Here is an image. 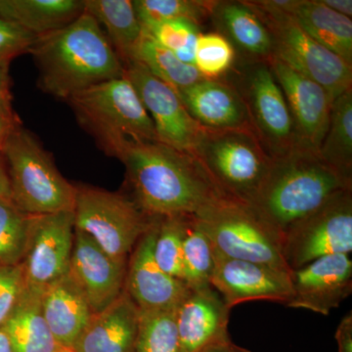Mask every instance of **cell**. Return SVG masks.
Returning <instances> with one entry per match:
<instances>
[{
    "label": "cell",
    "mask_w": 352,
    "mask_h": 352,
    "mask_svg": "<svg viewBox=\"0 0 352 352\" xmlns=\"http://www.w3.org/2000/svg\"><path fill=\"white\" fill-rule=\"evenodd\" d=\"M159 219L138 241L127 263L124 291L140 311L175 310L190 289L182 280L166 274L155 259Z\"/></svg>",
    "instance_id": "16"
},
{
    "label": "cell",
    "mask_w": 352,
    "mask_h": 352,
    "mask_svg": "<svg viewBox=\"0 0 352 352\" xmlns=\"http://www.w3.org/2000/svg\"><path fill=\"white\" fill-rule=\"evenodd\" d=\"M283 256L292 271L315 259L352 251V190L338 194L283 234Z\"/></svg>",
    "instance_id": "10"
},
{
    "label": "cell",
    "mask_w": 352,
    "mask_h": 352,
    "mask_svg": "<svg viewBox=\"0 0 352 352\" xmlns=\"http://www.w3.org/2000/svg\"><path fill=\"white\" fill-rule=\"evenodd\" d=\"M135 352H184L176 325L175 309L140 311Z\"/></svg>",
    "instance_id": "32"
},
{
    "label": "cell",
    "mask_w": 352,
    "mask_h": 352,
    "mask_svg": "<svg viewBox=\"0 0 352 352\" xmlns=\"http://www.w3.org/2000/svg\"><path fill=\"white\" fill-rule=\"evenodd\" d=\"M215 252L292 272L281 234L243 201L223 198L194 215Z\"/></svg>",
    "instance_id": "7"
},
{
    "label": "cell",
    "mask_w": 352,
    "mask_h": 352,
    "mask_svg": "<svg viewBox=\"0 0 352 352\" xmlns=\"http://www.w3.org/2000/svg\"><path fill=\"white\" fill-rule=\"evenodd\" d=\"M184 217H162L157 223L154 256L157 265L183 281L182 236Z\"/></svg>",
    "instance_id": "35"
},
{
    "label": "cell",
    "mask_w": 352,
    "mask_h": 352,
    "mask_svg": "<svg viewBox=\"0 0 352 352\" xmlns=\"http://www.w3.org/2000/svg\"><path fill=\"white\" fill-rule=\"evenodd\" d=\"M291 273L266 264L227 258L214 251L210 285L230 308L252 300L286 305L293 295Z\"/></svg>",
    "instance_id": "14"
},
{
    "label": "cell",
    "mask_w": 352,
    "mask_h": 352,
    "mask_svg": "<svg viewBox=\"0 0 352 352\" xmlns=\"http://www.w3.org/2000/svg\"><path fill=\"white\" fill-rule=\"evenodd\" d=\"M352 190L346 177L326 163L318 152L298 147L272 163L248 205L281 234L338 194Z\"/></svg>",
    "instance_id": "3"
},
{
    "label": "cell",
    "mask_w": 352,
    "mask_h": 352,
    "mask_svg": "<svg viewBox=\"0 0 352 352\" xmlns=\"http://www.w3.org/2000/svg\"><path fill=\"white\" fill-rule=\"evenodd\" d=\"M236 60V50L219 32H199L194 67L208 80L223 78Z\"/></svg>",
    "instance_id": "34"
},
{
    "label": "cell",
    "mask_w": 352,
    "mask_h": 352,
    "mask_svg": "<svg viewBox=\"0 0 352 352\" xmlns=\"http://www.w3.org/2000/svg\"><path fill=\"white\" fill-rule=\"evenodd\" d=\"M143 30L157 43L173 53L194 43L200 32L199 25L185 20L168 21Z\"/></svg>",
    "instance_id": "36"
},
{
    "label": "cell",
    "mask_w": 352,
    "mask_h": 352,
    "mask_svg": "<svg viewBox=\"0 0 352 352\" xmlns=\"http://www.w3.org/2000/svg\"><path fill=\"white\" fill-rule=\"evenodd\" d=\"M119 160L133 201L150 217L196 215L227 198L194 155L164 143H133Z\"/></svg>",
    "instance_id": "1"
},
{
    "label": "cell",
    "mask_w": 352,
    "mask_h": 352,
    "mask_svg": "<svg viewBox=\"0 0 352 352\" xmlns=\"http://www.w3.org/2000/svg\"><path fill=\"white\" fill-rule=\"evenodd\" d=\"M131 61L144 65L153 75L170 85L178 94L205 78L195 67L183 63L173 51L157 43L144 30Z\"/></svg>",
    "instance_id": "28"
},
{
    "label": "cell",
    "mask_w": 352,
    "mask_h": 352,
    "mask_svg": "<svg viewBox=\"0 0 352 352\" xmlns=\"http://www.w3.org/2000/svg\"><path fill=\"white\" fill-rule=\"evenodd\" d=\"M9 66H0V111L13 112Z\"/></svg>",
    "instance_id": "40"
},
{
    "label": "cell",
    "mask_w": 352,
    "mask_h": 352,
    "mask_svg": "<svg viewBox=\"0 0 352 352\" xmlns=\"http://www.w3.org/2000/svg\"><path fill=\"white\" fill-rule=\"evenodd\" d=\"M338 352H352V312L347 314L338 326L335 335Z\"/></svg>",
    "instance_id": "39"
},
{
    "label": "cell",
    "mask_w": 352,
    "mask_h": 352,
    "mask_svg": "<svg viewBox=\"0 0 352 352\" xmlns=\"http://www.w3.org/2000/svg\"><path fill=\"white\" fill-rule=\"evenodd\" d=\"M266 62L283 91L298 142L302 147L318 152L327 132L332 97L320 85L276 58L271 57Z\"/></svg>",
    "instance_id": "15"
},
{
    "label": "cell",
    "mask_w": 352,
    "mask_h": 352,
    "mask_svg": "<svg viewBox=\"0 0 352 352\" xmlns=\"http://www.w3.org/2000/svg\"><path fill=\"white\" fill-rule=\"evenodd\" d=\"M3 200H11V189L6 159L0 151V201Z\"/></svg>",
    "instance_id": "42"
},
{
    "label": "cell",
    "mask_w": 352,
    "mask_h": 352,
    "mask_svg": "<svg viewBox=\"0 0 352 352\" xmlns=\"http://www.w3.org/2000/svg\"><path fill=\"white\" fill-rule=\"evenodd\" d=\"M243 72L239 90L252 126L272 157L302 147L281 87L267 62H251Z\"/></svg>",
    "instance_id": "11"
},
{
    "label": "cell",
    "mask_w": 352,
    "mask_h": 352,
    "mask_svg": "<svg viewBox=\"0 0 352 352\" xmlns=\"http://www.w3.org/2000/svg\"><path fill=\"white\" fill-rule=\"evenodd\" d=\"M74 215L76 229L120 261H127L156 220L122 194L87 186L76 187Z\"/></svg>",
    "instance_id": "8"
},
{
    "label": "cell",
    "mask_w": 352,
    "mask_h": 352,
    "mask_svg": "<svg viewBox=\"0 0 352 352\" xmlns=\"http://www.w3.org/2000/svg\"><path fill=\"white\" fill-rule=\"evenodd\" d=\"M43 289L27 285L19 303L4 324L13 352H59L64 349L58 344L41 307Z\"/></svg>",
    "instance_id": "25"
},
{
    "label": "cell",
    "mask_w": 352,
    "mask_h": 352,
    "mask_svg": "<svg viewBox=\"0 0 352 352\" xmlns=\"http://www.w3.org/2000/svg\"><path fill=\"white\" fill-rule=\"evenodd\" d=\"M25 288L27 282L22 263L0 267V328L12 314Z\"/></svg>",
    "instance_id": "37"
},
{
    "label": "cell",
    "mask_w": 352,
    "mask_h": 352,
    "mask_svg": "<svg viewBox=\"0 0 352 352\" xmlns=\"http://www.w3.org/2000/svg\"><path fill=\"white\" fill-rule=\"evenodd\" d=\"M83 13V0H0V18L38 38L66 27Z\"/></svg>",
    "instance_id": "26"
},
{
    "label": "cell",
    "mask_w": 352,
    "mask_h": 352,
    "mask_svg": "<svg viewBox=\"0 0 352 352\" xmlns=\"http://www.w3.org/2000/svg\"><path fill=\"white\" fill-rule=\"evenodd\" d=\"M199 352H252L249 349H245L237 344H234L232 340H227L224 342H217V344H212L204 349L203 351Z\"/></svg>",
    "instance_id": "44"
},
{
    "label": "cell",
    "mask_w": 352,
    "mask_h": 352,
    "mask_svg": "<svg viewBox=\"0 0 352 352\" xmlns=\"http://www.w3.org/2000/svg\"><path fill=\"white\" fill-rule=\"evenodd\" d=\"M31 215L11 200L0 201V267L23 263L29 240Z\"/></svg>",
    "instance_id": "33"
},
{
    "label": "cell",
    "mask_w": 352,
    "mask_h": 352,
    "mask_svg": "<svg viewBox=\"0 0 352 352\" xmlns=\"http://www.w3.org/2000/svg\"><path fill=\"white\" fill-rule=\"evenodd\" d=\"M310 38L352 65V21L320 0H289L286 12Z\"/></svg>",
    "instance_id": "24"
},
{
    "label": "cell",
    "mask_w": 352,
    "mask_h": 352,
    "mask_svg": "<svg viewBox=\"0 0 352 352\" xmlns=\"http://www.w3.org/2000/svg\"><path fill=\"white\" fill-rule=\"evenodd\" d=\"M324 6L330 8L331 10L351 18L352 16V1L351 0H320Z\"/></svg>",
    "instance_id": "43"
},
{
    "label": "cell",
    "mask_w": 352,
    "mask_h": 352,
    "mask_svg": "<svg viewBox=\"0 0 352 352\" xmlns=\"http://www.w3.org/2000/svg\"><path fill=\"white\" fill-rule=\"evenodd\" d=\"M228 307L212 286L190 289L175 309V320L184 352H199L230 340Z\"/></svg>",
    "instance_id": "19"
},
{
    "label": "cell",
    "mask_w": 352,
    "mask_h": 352,
    "mask_svg": "<svg viewBox=\"0 0 352 352\" xmlns=\"http://www.w3.org/2000/svg\"><path fill=\"white\" fill-rule=\"evenodd\" d=\"M140 311L126 291L107 308L92 315L76 340L74 352H135Z\"/></svg>",
    "instance_id": "21"
},
{
    "label": "cell",
    "mask_w": 352,
    "mask_h": 352,
    "mask_svg": "<svg viewBox=\"0 0 352 352\" xmlns=\"http://www.w3.org/2000/svg\"><path fill=\"white\" fill-rule=\"evenodd\" d=\"M183 281L190 289L210 285L214 268V250L194 215L183 219Z\"/></svg>",
    "instance_id": "30"
},
{
    "label": "cell",
    "mask_w": 352,
    "mask_h": 352,
    "mask_svg": "<svg viewBox=\"0 0 352 352\" xmlns=\"http://www.w3.org/2000/svg\"><path fill=\"white\" fill-rule=\"evenodd\" d=\"M0 352H13L12 344L3 328H0Z\"/></svg>",
    "instance_id": "45"
},
{
    "label": "cell",
    "mask_w": 352,
    "mask_h": 352,
    "mask_svg": "<svg viewBox=\"0 0 352 352\" xmlns=\"http://www.w3.org/2000/svg\"><path fill=\"white\" fill-rule=\"evenodd\" d=\"M179 96L190 115L205 129H254L239 90L223 78H204Z\"/></svg>",
    "instance_id": "20"
},
{
    "label": "cell",
    "mask_w": 352,
    "mask_h": 352,
    "mask_svg": "<svg viewBox=\"0 0 352 352\" xmlns=\"http://www.w3.org/2000/svg\"><path fill=\"white\" fill-rule=\"evenodd\" d=\"M124 66V76L151 117L160 142L193 155L205 127L190 115L179 94L144 65L131 61Z\"/></svg>",
    "instance_id": "12"
},
{
    "label": "cell",
    "mask_w": 352,
    "mask_h": 352,
    "mask_svg": "<svg viewBox=\"0 0 352 352\" xmlns=\"http://www.w3.org/2000/svg\"><path fill=\"white\" fill-rule=\"evenodd\" d=\"M41 307L55 340L68 349L94 315L82 292L69 274L43 289Z\"/></svg>",
    "instance_id": "22"
},
{
    "label": "cell",
    "mask_w": 352,
    "mask_h": 352,
    "mask_svg": "<svg viewBox=\"0 0 352 352\" xmlns=\"http://www.w3.org/2000/svg\"><path fill=\"white\" fill-rule=\"evenodd\" d=\"M59 352H74V351H72L71 349H62V351H60Z\"/></svg>",
    "instance_id": "46"
},
{
    "label": "cell",
    "mask_w": 352,
    "mask_h": 352,
    "mask_svg": "<svg viewBox=\"0 0 352 352\" xmlns=\"http://www.w3.org/2000/svg\"><path fill=\"white\" fill-rule=\"evenodd\" d=\"M252 9L270 32L272 57L325 88L333 100L352 89L351 64L310 38L288 16Z\"/></svg>",
    "instance_id": "9"
},
{
    "label": "cell",
    "mask_w": 352,
    "mask_h": 352,
    "mask_svg": "<svg viewBox=\"0 0 352 352\" xmlns=\"http://www.w3.org/2000/svg\"><path fill=\"white\" fill-rule=\"evenodd\" d=\"M136 15L143 29L173 20L199 25L212 17L217 1L210 0H134Z\"/></svg>",
    "instance_id": "31"
},
{
    "label": "cell",
    "mask_w": 352,
    "mask_h": 352,
    "mask_svg": "<svg viewBox=\"0 0 352 352\" xmlns=\"http://www.w3.org/2000/svg\"><path fill=\"white\" fill-rule=\"evenodd\" d=\"M83 11L99 25L124 65L131 61L143 34L131 0H83Z\"/></svg>",
    "instance_id": "27"
},
{
    "label": "cell",
    "mask_w": 352,
    "mask_h": 352,
    "mask_svg": "<svg viewBox=\"0 0 352 352\" xmlns=\"http://www.w3.org/2000/svg\"><path fill=\"white\" fill-rule=\"evenodd\" d=\"M36 38L19 25L0 18V66H9L16 57L29 53Z\"/></svg>",
    "instance_id": "38"
},
{
    "label": "cell",
    "mask_w": 352,
    "mask_h": 352,
    "mask_svg": "<svg viewBox=\"0 0 352 352\" xmlns=\"http://www.w3.org/2000/svg\"><path fill=\"white\" fill-rule=\"evenodd\" d=\"M11 201L29 215L73 212L76 187L59 173L50 153L34 134L18 127L2 148Z\"/></svg>",
    "instance_id": "5"
},
{
    "label": "cell",
    "mask_w": 352,
    "mask_h": 352,
    "mask_svg": "<svg viewBox=\"0 0 352 352\" xmlns=\"http://www.w3.org/2000/svg\"><path fill=\"white\" fill-rule=\"evenodd\" d=\"M80 126L110 156H122L133 143L160 142L147 110L126 76L87 88L69 98Z\"/></svg>",
    "instance_id": "4"
},
{
    "label": "cell",
    "mask_w": 352,
    "mask_h": 352,
    "mask_svg": "<svg viewBox=\"0 0 352 352\" xmlns=\"http://www.w3.org/2000/svg\"><path fill=\"white\" fill-rule=\"evenodd\" d=\"M318 154L333 168L352 178V89L333 100Z\"/></svg>",
    "instance_id": "29"
},
{
    "label": "cell",
    "mask_w": 352,
    "mask_h": 352,
    "mask_svg": "<svg viewBox=\"0 0 352 352\" xmlns=\"http://www.w3.org/2000/svg\"><path fill=\"white\" fill-rule=\"evenodd\" d=\"M29 53L38 66L41 89L66 101L124 76V64L107 36L85 11L66 27L36 38Z\"/></svg>",
    "instance_id": "2"
},
{
    "label": "cell",
    "mask_w": 352,
    "mask_h": 352,
    "mask_svg": "<svg viewBox=\"0 0 352 352\" xmlns=\"http://www.w3.org/2000/svg\"><path fill=\"white\" fill-rule=\"evenodd\" d=\"M210 19L217 32L251 59L266 62L273 55V41L267 28L245 1H217Z\"/></svg>",
    "instance_id": "23"
},
{
    "label": "cell",
    "mask_w": 352,
    "mask_h": 352,
    "mask_svg": "<svg viewBox=\"0 0 352 352\" xmlns=\"http://www.w3.org/2000/svg\"><path fill=\"white\" fill-rule=\"evenodd\" d=\"M351 254H332L292 271L293 295L287 307L329 315L352 293Z\"/></svg>",
    "instance_id": "17"
},
{
    "label": "cell",
    "mask_w": 352,
    "mask_h": 352,
    "mask_svg": "<svg viewBox=\"0 0 352 352\" xmlns=\"http://www.w3.org/2000/svg\"><path fill=\"white\" fill-rule=\"evenodd\" d=\"M193 155L224 196L245 204L256 195L272 163L254 129H205Z\"/></svg>",
    "instance_id": "6"
},
{
    "label": "cell",
    "mask_w": 352,
    "mask_h": 352,
    "mask_svg": "<svg viewBox=\"0 0 352 352\" xmlns=\"http://www.w3.org/2000/svg\"><path fill=\"white\" fill-rule=\"evenodd\" d=\"M127 261L109 256L90 236L75 228L69 275L78 285L94 314L103 311L124 291Z\"/></svg>",
    "instance_id": "18"
},
{
    "label": "cell",
    "mask_w": 352,
    "mask_h": 352,
    "mask_svg": "<svg viewBox=\"0 0 352 352\" xmlns=\"http://www.w3.org/2000/svg\"><path fill=\"white\" fill-rule=\"evenodd\" d=\"M22 126L19 117L14 112H2L0 111V151L6 145L9 136L15 129Z\"/></svg>",
    "instance_id": "41"
},
{
    "label": "cell",
    "mask_w": 352,
    "mask_h": 352,
    "mask_svg": "<svg viewBox=\"0 0 352 352\" xmlns=\"http://www.w3.org/2000/svg\"><path fill=\"white\" fill-rule=\"evenodd\" d=\"M74 241V210L31 215L27 251L22 263L28 286L43 289L67 276Z\"/></svg>",
    "instance_id": "13"
}]
</instances>
